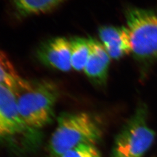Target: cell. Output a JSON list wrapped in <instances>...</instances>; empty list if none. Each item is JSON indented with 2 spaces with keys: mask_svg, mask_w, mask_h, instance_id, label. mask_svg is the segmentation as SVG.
Returning a JSON list of instances; mask_svg holds the SVG:
<instances>
[{
  "mask_svg": "<svg viewBox=\"0 0 157 157\" xmlns=\"http://www.w3.org/2000/svg\"><path fill=\"white\" fill-rule=\"evenodd\" d=\"M99 36L110 58L118 59L130 52L125 28L102 26L99 30Z\"/></svg>",
  "mask_w": 157,
  "mask_h": 157,
  "instance_id": "obj_8",
  "label": "cell"
},
{
  "mask_svg": "<svg viewBox=\"0 0 157 157\" xmlns=\"http://www.w3.org/2000/svg\"><path fill=\"white\" fill-rule=\"evenodd\" d=\"M70 40L72 67L76 71H84L90 56V39L75 37Z\"/></svg>",
  "mask_w": 157,
  "mask_h": 157,
  "instance_id": "obj_11",
  "label": "cell"
},
{
  "mask_svg": "<svg viewBox=\"0 0 157 157\" xmlns=\"http://www.w3.org/2000/svg\"><path fill=\"white\" fill-rule=\"evenodd\" d=\"M39 136L21 118L12 90L0 85V140L8 143H33Z\"/></svg>",
  "mask_w": 157,
  "mask_h": 157,
  "instance_id": "obj_5",
  "label": "cell"
},
{
  "mask_svg": "<svg viewBox=\"0 0 157 157\" xmlns=\"http://www.w3.org/2000/svg\"><path fill=\"white\" fill-rule=\"evenodd\" d=\"M126 27L130 52L138 59H157V13L141 8L127 12Z\"/></svg>",
  "mask_w": 157,
  "mask_h": 157,
  "instance_id": "obj_3",
  "label": "cell"
},
{
  "mask_svg": "<svg viewBox=\"0 0 157 157\" xmlns=\"http://www.w3.org/2000/svg\"><path fill=\"white\" fill-rule=\"evenodd\" d=\"M19 113L29 129L37 132L51 122L59 97L56 84L49 80H27L13 92Z\"/></svg>",
  "mask_w": 157,
  "mask_h": 157,
  "instance_id": "obj_1",
  "label": "cell"
},
{
  "mask_svg": "<svg viewBox=\"0 0 157 157\" xmlns=\"http://www.w3.org/2000/svg\"><path fill=\"white\" fill-rule=\"evenodd\" d=\"M61 157H101V154L95 144H83L65 153Z\"/></svg>",
  "mask_w": 157,
  "mask_h": 157,
  "instance_id": "obj_12",
  "label": "cell"
},
{
  "mask_svg": "<svg viewBox=\"0 0 157 157\" xmlns=\"http://www.w3.org/2000/svg\"><path fill=\"white\" fill-rule=\"evenodd\" d=\"M147 122V109L140 105L119 133L111 157H144L155 139Z\"/></svg>",
  "mask_w": 157,
  "mask_h": 157,
  "instance_id": "obj_4",
  "label": "cell"
},
{
  "mask_svg": "<svg viewBox=\"0 0 157 157\" xmlns=\"http://www.w3.org/2000/svg\"><path fill=\"white\" fill-rule=\"evenodd\" d=\"M102 128L98 120L87 112L62 113L48 144L50 157H61L83 144H95L101 139Z\"/></svg>",
  "mask_w": 157,
  "mask_h": 157,
  "instance_id": "obj_2",
  "label": "cell"
},
{
  "mask_svg": "<svg viewBox=\"0 0 157 157\" xmlns=\"http://www.w3.org/2000/svg\"><path fill=\"white\" fill-rule=\"evenodd\" d=\"M65 0H12L17 12L23 17L50 11Z\"/></svg>",
  "mask_w": 157,
  "mask_h": 157,
  "instance_id": "obj_9",
  "label": "cell"
},
{
  "mask_svg": "<svg viewBox=\"0 0 157 157\" xmlns=\"http://www.w3.org/2000/svg\"><path fill=\"white\" fill-rule=\"evenodd\" d=\"M90 56L84 73L94 84L102 86L105 84L108 78L110 56L98 41L90 39Z\"/></svg>",
  "mask_w": 157,
  "mask_h": 157,
  "instance_id": "obj_7",
  "label": "cell"
},
{
  "mask_svg": "<svg viewBox=\"0 0 157 157\" xmlns=\"http://www.w3.org/2000/svg\"><path fill=\"white\" fill-rule=\"evenodd\" d=\"M26 82L17 73L6 54L0 51V85L14 92L22 87Z\"/></svg>",
  "mask_w": 157,
  "mask_h": 157,
  "instance_id": "obj_10",
  "label": "cell"
},
{
  "mask_svg": "<svg viewBox=\"0 0 157 157\" xmlns=\"http://www.w3.org/2000/svg\"><path fill=\"white\" fill-rule=\"evenodd\" d=\"M37 54L40 61L47 67L61 72H69L72 68L71 43L67 38L58 37L47 41Z\"/></svg>",
  "mask_w": 157,
  "mask_h": 157,
  "instance_id": "obj_6",
  "label": "cell"
}]
</instances>
